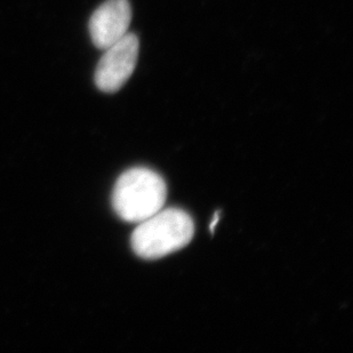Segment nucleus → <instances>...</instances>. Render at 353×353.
<instances>
[{
	"label": "nucleus",
	"mask_w": 353,
	"mask_h": 353,
	"mask_svg": "<svg viewBox=\"0 0 353 353\" xmlns=\"http://www.w3.org/2000/svg\"><path fill=\"white\" fill-rule=\"evenodd\" d=\"M219 221H220V213L217 212V213H215V215H214L213 221H212V223H210V232H212V234L214 232V229L216 228Z\"/></svg>",
	"instance_id": "5"
},
{
	"label": "nucleus",
	"mask_w": 353,
	"mask_h": 353,
	"mask_svg": "<svg viewBox=\"0 0 353 353\" xmlns=\"http://www.w3.org/2000/svg\"><path fill=\"white\" fill-rule=\"evenodd\" d=\"M97 63L94 81L104 93H116L127 83L137 68L140 40L127 32L121 39L107 47Z\"/></svg>",
	"instance_id": "3"
},
{
	"label": "nucleus",
	"mask_w": 353,
	"mask_h": 353,
	"mask_svg": "<svg viewBox=\"0 0 353 353\" xmlns=\"http://www.w3.org/2000/svg\"><path fill=\"white\" fill-rule=\"evenodd\" d=\"M194 223L179 208L161 210L142 221L132 234V248L144 260H158L188 246L194 238Z\"/></svg>",
	"instance_id": "1"
},
{
	"label": "nucleus",
	"mask_w": 353,
	"mask_h": 353,
	"mask_svg": "<svg viewBox=\"0 0 353 353\" xmlns=\"http://www.w3.org/2000/svg\"><path fill=\"white\" fill-rule=\"evenodd\" d=\"M132 7L128 0H107L92 14L88 29L94 45L105 50L128 32Z\"/></svg>",
	"instance_id": "4"
},
{
	"label": "nucleus",
	"mask_w": 353,
	"mask_h": 353,
	"mask_svg": "<svg viewBox=\"0 0 353 353\" xmlns=\"http://www.w3.org/2000/svg\"><path fill=\"white\" fill-rule=\"evenodd\" d=\"M167 185L154 170L137 167L120 175L112 192V207L121 220L140 223L166 203Z\"/></svg>",
	"instance_id": "2"
}]
</instances>
